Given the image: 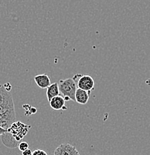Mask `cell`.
I'll use <instances>...</instances> for the list:
<instances>
[{
    "label": "cell",
    "mask_w": 150,
    "mask_h": 155,
    "mask_svg": "<svg viewBox=\"0 0 150 155\" xmlns=\"http://www.w3.org/2000/svg\"><path fill=\"white\" fill-rule=\"evenodd\" d=\"M73 80L77 84V88L85 90L87 92H91L94 90V81L93 78L90 75L77 74L74 75Z\"/></svg>",
    "instance_id": "obj_2"
},
{
    "label": "cell",
    "mask_w": 150,
    "mask_h": 155,
    "mask_svg": "<svg viewBox=\"0 0 150 155\" xmlns=\"http://www.w3.org/2000/svg\"><path fill=\"white\" fill-rule=\"evenodd\" d=\"M65 101L64 98L61 96H57L53 98L51 101H49L50 107L53 110H66V107L65 106Z\"/></svg>",
    "instance_id": "obj_7"
},
{
    "label": "cell",
    "mask_w": 150,
    "mask_h": 155,
    "mask_svg": "<svg viewBox=\"0 0 150 155\" xmlns=\"http://www.w3.org/2000/svg\"><path fill=\"white\" fill-rule=\"evenodd\" d=\"M6 132H7V130H5V129H3V128H2V127H0V136L3 135L5 133H6Z\"/></svg>",
    "instance_id": "obj_16"
},
{
    "label": "cell",
    "mask_w": 150,
    "mask_h": 155,
    "mask_svg": "<svg viewBox=\"0 0 150 155\" xmlns=\"http://www.w3.org/2000/svg\"><path fill=\"white\" fill-rule=\"evenodd\" d=\"M57 83L59 93L63 96L62 97L64 98V100H72L73 101H76L75 94L77 90V86L73 78L61 79Z\"/></svg>",
    "instance_id": "obj_1"
},
{
    "label": "cell",
    "mask_w": 150,
    "mask_h": 155,
    "mask_svg": "<svg viewBox=\"0 0 150 155\" xmlns=\"http://www.w3.org/2000/svg\"><path fill=\"white\" fill-rule=\"evenodd\" d=\"M2 141L3 144L5 145L6 147L11 148H16L19 144V142L17 141L15 138L8 131L5 133L3 135H2Z\"/></svg>",
    "instance_id": "obj_8"
},
{
    "label": "cell",
    "mask_w": 150,
    "mask_h": 155,
    "mask_svg": "<svg viewBox=\"0 0 150 155\" xmlns=\"http://www.w3.org/2000/svg\"><path fill=\"white\" fill-rule=\"evenodd\" d=\"M3 86H4L6 90H8V92H11V84H10V83H6L5 84L3 85Z\"/></svg>",
    "instance_id": "obj_15"
},
{
    "label": "cell",
    "mask_w": 150,
    "mask_h": 155,
    "mask_svg": "<svg viewBox=\"0 0 150 155\" xmlns=\"http://www.w3.org/2000/svg\"><path fill=\"white\" fill-rule=\"evenodd\" d=\"M46 96L48 101H51L54 97L59 96V86H58L57 82L51 84L49 87L46 89Z\"/></svg>",
    "instance_id": "obj_10"
},
{
    "label": "cell",
    "mask_w": 150,
    "mask_h": 155,
    "mask_svg": "<svg viewBox=\"0 0 150 155\" xmlns=\"http://www.w3.org/2000/svg\"><path fill=\"white\" fill-rule=\"evenodd\" d=\"M14 122H15V121L12 120V119L7 117V116L0 114V127L2 128L7 130Z\"/></svg>",
    "instance_id": "obj_11"
},
{
    "label": "cell",
    "mask_w": 150,
    "mask_h": 155,
    "mask_svg": "<svg viewBox=\"0 0 150 155\" xmlns=\"http://www.w3.org/2000/svg\"><path fill=\"white\" fill-rule=\"evenodd\" d=\"M91 92H87L85 90H80L77 88L75 94V101L76 102L80 104H85L88 101L89 96Z\"/></svg>",
    "instance_id": "obj_9"
},
{
    "label": "cell",
    "mask_w": 150,
    "mask_h": 155,
    "mask_svg": "<svg viewBox=\"0 0 150 155\" xmlns=\"http://www.w3.org/2000/svg\"><path fill=\"white\" fill-rule=\"evenodd\" d=\"M32 155H48L47 152L43 149H36L33 151Z\"/></svg>",
    "instance_id": "obj_13"
},
{
    "label": "cell",
    "mask_w": 150,
    "mask_h": 155,
    "mask_svg": "<svg viewBox=\"0 0 150 155\" xmlns=\"http://www.w3.org/2000/svg\"><path fill=\"white\" fill-rule=\"evenodd\" d=\"M14 104L11 92L5 90L3 85L0 86V105Z\"/></svg>",
    "instance_id": "obj_6"
},
{
    "label": "cell",
    "mask_w": 150,
    "mask_h": 155,
    "mask_svg": "<svg viewBox=\"0 0 150 155\" xmlns=\"http://www.w3.org/2000/svg\"><path fill=\"white\" fill-rule=\"evenodd\" d=\"M80 153L75 146L69 143H63L58 146L54 151V155H78Z\"/></svg>",
    "instance_id": "obj_4"
},
{
    "label": "cell",
    "mask_w": 150,
    "mask_h": 155,
    "mask_svg": "<svg viewBox=\"0 0 150 155\" xmlns=\"http://www.w3.org/2000/svg\"><path fill=\"white\" fill-rule=\"evenodd\" d=\"M30 128V126L25 125L21 122H15L8 129L7 131L11 134L17 141L19 142L28 133Z\"/></svg>",
    "instance_id": "obj_3"
},
{
    "label": "cell",
    "mask_w": 150,
    "mask_h": 155,
    "mask_svg": "<svg viewBox=\"0 0 150 155\" xmlns=\"http://www.w3.org/2000/svg\"><path fill=\"white\" fill-rule=\"evenodd\" d=\"M32 154H33V151H32L30 148H28L26 151L22 152V155H32Z\"/></svg>",
    "instance_id": "obj_14"
},
{
    "label": "cell",
    "mask_w": 150,
    "mask_h": 155,
    "mask_svg": "<svg viewBox=\"0 0 150 155\" xmlns=\"http://www.w3.org/2000/svg\"><path fill=\"white\" fill-rule=\"evenodd\" d=\"M35 83L41 89H47L51 84V79L47 74H41L34 77Z\"/></svg>",
    "instance_id": "obj_5"
},
{
    "label": "cell",
    "mask_w": 150,
    "mask_h": 155,
    "mask_svg": "<svg viewBox=\"0 0 150 155\" xmlns=\"http://www.w3.org/2000/svg\"><path fill=\"white\" fill-rule=\"evenodd\" d=\"M18 147H19V151H21L22 152H23V151H26L27 149H28L29 145L28 143H26V142H21V143H19Z\"/></svg>",
    "instance_id": "obj_12"
}]
</instances>
